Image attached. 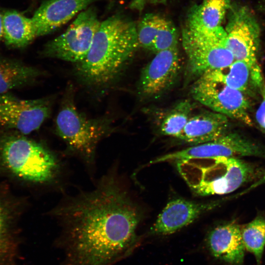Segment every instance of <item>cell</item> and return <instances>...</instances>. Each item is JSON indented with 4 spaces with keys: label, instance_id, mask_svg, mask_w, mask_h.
<instances>
[{
    "label": "cell",
    "instance_id": "cell-4",
    "mask_svg": "<svg viewBox=\"0 0 265 265\" xmlns=\"http://www.w3.org/2000/svg\"><path fill=\"white\" fill-rule=\"evenodd\" d=\"M176 163L191 191L201 196L231 193L257 179L262 173L257 165L240 158L188 159Z\"/></svg>",
    "mask_w": 265,
    "mask_h": 265
},
{
    "label": "cell",
    "instance_id": "cell-12",
    "mask_svg": "<svg viewBox=\"0 0 265 265\" xmlns=\"http://www.w3.org/2000/svg\"><path fill=\"white\" fill-rule=\"evenodd\" d=\"M180 68L178 47L156 53L141 73L138 85L140 93L147 97L159 95L174 82Z\"/></svg>",
    "mask_w": 265,
    "mask_h": 265
},
{
    "label": "cell",
    "instance_id": "cell-17",
    "mask_svg": "<svg viewBox=\"0 0 265 265\" xmlns=\"http://www.w3.org/2000/svg\"><path fill=\"white\" fill-rule=\"evenodd\" d=\"M229 119L212 110L191 115L178 139L192 145L215 140L229 131Z\"/></svg>",
    "mask_w": 265,
    "mask_h": 265
},
{
    "label": "cell",
    "instance_id": "cell-14",
    "mask_svg": "<svg viewBox=\"0 0 265 265\" xmlns=\"http://www.w3.org/2000/svg\"><path fill=\"white\" fill-rule=\"evenodd\" d=\"M96 0H46L31 18L36 36L50 34L86 9Z\"/></svg>",
    "mask_w": 265,
    "mask_h": 265
},
{
    "label": "cell",
    "instance_id": "cell-19",
    "mask_svg": "<svg viewBox=\"0 0 265 265\" xmlns=\"http://www.w3.org/2000/svg\"><path fill=\"white\" fill-rule=\"evenodd\" d=\"M41 75V71L35 67L0 56V94L29 85Z\"/></svg>",
    "mask_w": 265,
    "mask_h": 265
},
{
    "label": "cell",
    "instance_id": "cell-24",
    "mask_svg": "<svg viewBox=\"0 0 265 265\" xmlns=\"http://www.w3.org/2000/svg\"><path fill=\"white\" fill-rule=\"evenodd\" d=\"M165 18L155 14H146L137 26L139 46L150 50Z\"/></svg>",
    "mask_w": 265,
    "mask_h": 265
},
{
    "label": "cell",
    "instance_id": "cell-9",
    "mask_svg": "<svg viewBox=\"0 0 265 265\" xmlns=\"http://www.w3.org/2000/svg\"><path fill=\"white\" fill-rule=\"evenodd\" d=\"M191 94L194 99L211 110L247 126H253L250 103L243 92L199 77L192 87Z\"/></svg>",
    "mask_w": 265,
    "mask_h": 265
},
{
    "label": "cell",
    "instance_id": "cell-5",
    "mask_svg": "<svg viewBox=\"0 0 265 265\" xmlns=\"http://www.w3.org/2000/svg\"><path fill=\"white\" fill-rule=\"evenodd\" d=\"M108 118H90L81 113L72 98L63 103L56 118V132L67 150L91 167L99 142L112 132Z\"/></svg>",
    "mask_w": 265,
    "mask_h": 265
},
{
    "label": "cell",
    "instance_id": "cell-8",
    "mask_svg": "<svg viewBox=\"0 0 265 265\" xmlns=\"http://www.w3.org/2000/svg\"><path fill=\"white\" fill-rule=\"evenodd\" d=\"M243 157L265 159V149L243 135L229 131L215 140L164 155L151 160L150 163L176 162L188 159Z\"/></svg>",
    "mask_w": 265,
    "mask_h": 265
},
{
    "label": "cell",
    "instance_id": "cell-25",
    "mask_svg": "<svg viewBox=\"0 0 265 265\" xmlns=\"http://www.w3.org/2000/svg\"><path fill=\"white\" fill-rule=\"evenodd\" d=\"M178 35L174 25L164 19L150 51L155 53L170 49L178 47Z\"/></svg>",
    "mask_w": 265,
    "mask_h": 265
},
{
    "label": "cell",
    "instance_id": "cell-23",
    "mask_svg": "<svg viewBox=\"0 0 265 265\" xmlns=\"http://www.w3.org/2000/svg\"><path fill=\"white\" fill-rule=\"evenodd\" d=\"M192 110L191 104L187 100L177 104L163 119L159 127L161 133L179 138L191 115Z\"/></svg>",
    "mask_w": 265,
    "mask_h": 265
},
{
    "label": "cell",
    "instance_id": "cell-1",
    "mask_svg": "<svg viewBox=\"0 0 265 265\" xmlns=\"http://www.w3.org/2000/svg\"><path fill=\"white\" fill-rule=\"evenodd\" d=\"M52 213L66 229L81 265H105L122 253L134 240L141 218L139 208L112 174Z\"/></svg>",
    "mask_w": 265,
    "mask_h": 265
},
{
    "label": "cell",
    "instance_id": "cell-3",
    "mask_svg": "<svg viewBox=\"0 0 265 265\" xmlns=\"http://www.w3.org/2000/svg\"><path fill=\"white\" fill-rule=\"evenodd\" d=\"M17 131L0 128V169L24 183L49 185L60 173L59 162L45 146Z\"/></svg>",
    "mask_w": 265,
    "mask_h": 265
},
{
    "label": "cell",
    "instance_id": "cell-22",
    "mask_svg": "<svg viewBox=\"0 0 265 265\" xmlns=\"http://www.w3.org/2000/svg\"><path fill=\"white\" fill-rule=\"evenodd\" d=\"M241 233L245 250L254 255L256 265H261L265 248V219L257 216L241 227Z\"/></svg>",
    "mask_w": 265,
    "mask_h": 265
},
{
    "label": "cell",
    "instance_id": "cell-11",
    "mask_svg": "<svg viewBox=\"0 0 265 265\" xmlns=\"http://www.w3.org/2000/svg\"><path fill=\"white\" fill-rule=\"evenodd\" d=\"M52 101L18 98L7 92L0 94V128L13 130L25 135L37 130L49 117Z\"/></svg>",
    "mask_w": 265,
    "mask_h": 265
},
{
    "label": "cell",
    "instance_id": "cell-20",
    "mask_svg": "<svg viewBox=\"0 0 265 265\" xmlns=\"http://www.w3.org/2000/svg\"><path fill=\"white\" fill-rule=\"evenodd\" d=\"M3 39L12 48H23L34 39L36 33L31 18L15 10L2 14Z\"/></svg>",
    "mask_w": 265,
    "mask_h": 265
},
{
    "label": "cell",
    "instance_id": "cell-10",
    "mask_svg": "<svg viewBox=\"0 0 265 265\" xmlns=\"http://www.w3.org/2000/svg\"><path fill=\"white\" fill-rule=\"evenodd\" d=\"M229 20L225 28L227 45L235 60L247 63L256 72L261 73L257 62L260 28L248 8L231 6Z\"/></svg>",
    "mask_w": 265,
    "mask_h": 265
},
{
    "label": "cell",
    "instance_id": "cell-21",
    "mask_svg": "<svg viewBox=\"0 0 265 265\" xmlns=\"http://www.w3.org/2000/svg\"><path fill=\"white\" fill-rule=\"evenodd\" d=\"M231 0H203L190 12L185 26L196 29H212L221 26Z\"/></svg>",
    "mask_w": 265,
    "mask_h": 265
},
{
    "label": "cell",
    "instance_id": "cell-16",
    "mask_svg": "<svg viewBox=\"0 0 265 265\" xmlns=\"http://www.w3.org/2000/svg\"><path fill=\"white\" fill-rule=\"evenodd\" d=\"M21 204L6 190L0 189V265H14Z\"/></svg>",
    "mask_w": 265,
    "mask_h": 265
},
{
    "label": "cell",
    "instance_id": "cell-18",
    "mask_svg": "<svg viewBox=\"0 0 265 265\" xmlns=\"http://www.w3.org/2000/svg\"><path fill=\"white\" fill-rule=\"evenodd\" d=\"M200 77L222 83L245 94L251 84L259 88L264 83L261 73L254 71L247 63L238 60L226 67L209 71Z\"/></svg>",
    "mask_w": 265,
    "mask_h": 265
},
{
    "label": "cell",
    "instance_id": "cell-2",
    "mask_svg": "<svg viewBox=\"0 0 265 265\" xmlns=\"http://www.w3.org/2000/svg\"><path fill=\"white\" fill-rule=\"evenodd\" d=\"M138 47L136 24L120 15L109 17L101 22L86 57L76 63V74L89 86H107Z\"/></svg>",
    "mask_w": 265,
    "mask_h": 265
},
{
    "label": "cell",
    "instance_id": "cell-15",
    "mask_svg": "<svg viewBox=\"0 0 265 265\" xmlns=\"http://www.w3.org/2000/svg\"><path fill=\"white\" fill-rule=\"evenodd\" d=\"M241 227L231 222L219 225L208 235L207 246L215 259L228 265H243L245 249L243 243Z\"/></svg>",
    "mask_w": 265,
    "mask_h": 265
},
{
    "label": "cell",
    "instance_id": "cell-26",
    "mask_svg": "<svg viewBox=\"0 0 265 265\" xmlns=\"http://www.w3.org/2000/svg\"><path fill=\"white\" fill-rule=\"evenodd\" d=\"M261 95V103L255 113L256 121L260 129L265 133V84L259 88Z\"/></svg>",
    "mask_w": 265,
    "mask_h": 265
},
{
    "label": "cell",
    "instance_id": "cell-6",
    "mask_svg": "<svg viewBox=\"0 0 265 265\" xmlns=\"http://www.w3.org/2000/svg\"><path fill=\"white\" fill-rule=\"evenodd\" d=\"M182 43L189 71L198 77L226 67L235 60L227 47L226 33L222 26L212 29L185 26L182 33Z\"/></svg>",
    "mask_w": 265,
    "mask_h": 265
},
{
    "label": "cell",
    "instance_id": "cell-7",
    "mask_svg": "<svg viewBox=\"0 0 265 265\" xmlns=\"http://www.w3.org/2000/svg\"><path fill=\"white\" fill-rule=\"evenodd\" d=\"M101 21L92 6L80 12L66 31L47 43L45 57L78 63L87 56Z\"/></svg>",
    "mask_w": 265,
    "mask_h": 265
},
{
    "label": "cell",
    "instance_id": "cell-27",
    "mask_svg": "<svg viewBox=\"0 0 265 265\" xmlns=\"http://www.w3.org/2000/svg\"><path fill=\"white\" fill-rule=\"evenodd\" d=\"M2 14L0 13V41L3 39Z\"/></svg>",
    "mask_w": 265,
    "mask_h": 265
},
{
    "label": "cell",
    "instance_id": "cell-13",
    "mask_svg": "<svg viewBox=\"0 0 265 265\" xmlns=\"http://www.w3.org/2000/svg\"><path fill=\"white\" fill-rule=\"evenodd\" d=\"M219 204V201L203 203L182 198L172 200L158 216L151 232L159 235L173 234L190 224Z\"/></svg>",
    "mask_w": 265,
    "mask_h": 265
}]
</instances>
